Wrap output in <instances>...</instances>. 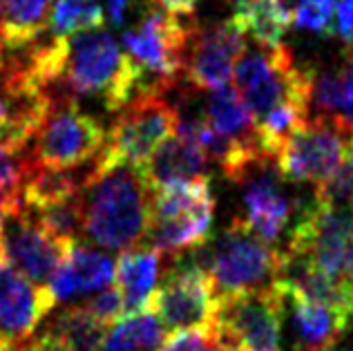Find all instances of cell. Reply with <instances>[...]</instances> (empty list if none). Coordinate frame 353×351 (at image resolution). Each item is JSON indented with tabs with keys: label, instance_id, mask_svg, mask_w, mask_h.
Instances as JSON below:
<instances>
[{
	"label": "cell",
	"instance_id": "20",
	"mask_svg": "<svg viewBox=\"0 0 353 351\" xmlns=\"http://www.w3.org/2000/svg\"><path fill=\"white\" fill-rule=\"evenodd\" d=\"M212 215H215V204L185 210L181 215L152 219L148 226L145 239L152 251L168 257H179L185 251H192L210 239Z\"/></svg>",
	"mask_w": 353,
	"mask_h": 351
},
{
	"label": "cell",
	"instance_id": "10",
	"mask_svg": "<svg viewBox=\"0 0 353 351\" xmlns=\"http://www.w3.org/2000/svg\"><path fill=\"white\" fill-rule=\"evenodd\" d=\"M244 52L246 32L233 16L208 27H192L181 74L192 88L217 90L228 86Z\"/></svg>",
	"mask_w": 353,
	"mask_h": 351
},
{
	"label": "cell",
	"instance_id": "13",
	"mask_svg": "<svg viewBox=\"0 0 353 351\" xmlns=\"http://www.w3.org/2000/svg\"><path fill=\"white\" fill-rule=\"evenodd\" d=\"M57 307L45 286H36L7 262L0 264V340L23 347Z\"/></svg>",
	"mask_w": 353,
	"mask_h": 351
},
{
	"label": "cell",
	"instance_id": "24",
	"mask_svg": "<svg viewBox=\"0 0 353 351\" xmlns=\"http://www.w3.org/2000/svg\"><path fill=\"white\" fill-rule=\"evenodd\" d=\"M50 12L52 0H0L5 48L18 52L39 41L48 30Z\"/></svg>",
	"mask_w": 353,
	"mask_h": 351
},
{
	"label": "cell",
	"instance_id": "11",
	"mask_svg": "<svg viewBox=\"0 0 353 351\" xmlns=\"http://www.w3.org/2000/svg\"><path fill=\"white\" fill-rule=\"evenodd\" d=\"M331 123L309 119V123L295 130L275 157L282 179L293 183H324L345 157V139Z\"/></svg>",
	"mask_w": 353,
	"mask_h": 351
},
{
	"label": "cell",
	"instance_id": "15",
	"mask_svg": "<svg viewBox=\"0 0 353 351\" xmlns=\"http://www.w3.org/2000/svg\"><path fill=\"white\" fill-rule=\"evenodd\" d=\"M114 280V260L105 253L94 251L79 239L68 246L65 257L45 284L54 304L72 298L97 293Z\"/></svg>",
	"mask_w": 353,
	"mask_h": 351
},
{
	"label": "cell",
	"instance_id": "17",
	"mask_svg": "<svg viewBox=\"0 0 353 351\" xmlns=\"http://www.w3.org/2000/svg\"><path fill=\"white\" fill-rule=\"evenodd\" d=\"M282 293L286 295V302H291L295 351H333L340 345L353 318L327 307V304L306 300L297 293Z\"/></svg>",
	"mask_w": 353,
	"mask_h": 351
},
{
	"label": "cell",
	"instance_id": "6",
	"mask_svg": "<svg viewBox=\"0 0 353 351\" xmlns=\"http://www.w3.org/2000/svg\"><path fill=\"white\" fill-rule=\"evenodd\" d=\"M215 329L233 351H282L286 295L275 282L255 291L217 295Z\"/></svg>",
	"mask_w": 353,
	"mask_h": 351
},
{
	"label": "cell",
	"instance_id": "23",
	"mask_svg": "<svg viewBox=\"0 0 353 351\" xmlns=\"http://www.w3.org/2000/svg\"><path fill=\"white\" fill-rule=\"evenodd\" d=\"M233 18L257 48L282 45L286 30L293 25L291 7L284 0H237Z\"/></svg>",
	"mask_w": 353,
	"mask_h": 351
},
{
	"label": "cell",
	"instance_id": "12",
	"mask_svg": "<svg viewBox=\"0 0 353 351\" xmlns=\"http://www.w3.org/2000/svg\"><path fill=\"white\" fill-rule=\"evenodd\" d=\"M70 244L72 242H59L45 233L23 204L5 212L3 235H0L5 262L36 286L48 284Z\"/></svg>",
	"mask_w": 353,
	"mask_h": 351
},
{
	"label": "cell",
	"instance_id": "27",
	"mask_svg": "<svg viewBox=\"0 0 353 351\" xmlns=\"http://www.w3.org/2000/svg\"><path fill=\"white\" fill-rule=\"evenodd\" d=\"M25 210L30 212V217L54 239H59V242H74L81 230V221H83V190L57 201V204H50L43 208L25 206Z\"/></svg>",
	"mask_w": 353,
	"mask_h": 351
},
{
	"label": "cell",
	"instance_id": "31",
	"mask_svg": "<svg viewBox=\"0 0 353 351\" xmlns=\"http://www.w3.org/2000/svg\"><path fill=\"white\" fill-rule=\"evenodd\" d=\"M92 316H94L101 325H105L108 329L119 322L125 316V307H123V295L114 286H105V289L97 291L94 298H90L88 302H83Z\"/></svg>",
	"mask_w": 353,
	"mask_h": 351
},
{
	"label": "cell",
	"instance_id": "28",
	"mask_svg": "<svg viewBox=\"0 0 353 351\" xmlns=\"http://www.w3.org/2000/svg\"><path fill=\"white\" fill-rule=\"evenodd\" d=\"M103 21L105 12L94 0H57L50 12L48 30L52 36L63 39V36L97 30Z\"/></svg>",
	"mask_w": 353,
	"mask_h": 351
},
{
	"label": "cell",
	"instance_id": "34",
	"mask_svg": "<svg viewBox=\"0 0 353 351\" xmlns=\"http://www.w3.org/2000/svg\"><path fill=\"white\" fill-rule=\"evenodd\" d=\"M3 48H5V43H3V14H0V70H3V66H5V59H3Z\"/></svg>",
	"mask_w": 353,
	"mask_h": 351
},
{
	"label": "cell",
	"instance_id": "25",
	"mask_svg": "<svg viewBox=\"0 0 353 351\" xmlns=\"http://www.w3.org/2000/svg\"><path fill=\"white\" fill-rule=\"evenodd\" d=\"M90 168H50V166H36L27 177L23 186V206L27 208H43L50 204L81 192L85 186Z\"/></svg>",
	"mask_w": 353,
	"mask_h": 351
},
{
	"label": "cell",
	"instance_id": "30",
	"mask_svg": "<svg viewBox=\"0 0 353 351\" xmlns=\"http://www.w3.org/2000/svg\"><path fill=\"white\" fill-rule=\"evenodd\" d=\"M224 343L219 340L215 325L212 327H194L179 329L163 338L157 351H219Z\"/></svg>",
	"mask_w": 353,
	"mask_h": 351
},
{
	"label": "cell",
	"instance_id": "32",
	"mask_svg": "<svg viewBox=\"0 0 353 351\" xmlns=\"http://www.w3.org/2000/svg\"><path fill=\"white\" fill-rule=\"evenodd\" d=\"M157 7L165 9V12L176 14V16H190L197 7L199 0H152Z\"/></svg>",
	"mask_w": 353,
	"mask_h": 351
},
{
	"label": "cell",
	"instance_id": "21",
	"mask_svg": "<svg viewBox=\"0 0 353 351\" xmlns=\"http://www.w3.org/2000/svg\"><path fill=\"white\" fill-rule=\"evenodd\" d=\"M159 262L161 255L152 248H130L119 255L114 262L117 289L123 295L125 316L148 307L152 291L159 280Z\"/></svg>",
	"mask_w": 353,
	"mask_h": 351
},
{
	"label": "cell",
	"instance_id": "35",
	"mask_svg": "<svg viewBox=\"0 0 353 351\" xmlns=\"http://www.w3.org/2000/svg\"><path fill=\"white\" fill-rule=\"evenodd\" d=\"M5 204H3V201H0V235H3V221H5Z\"/></svg>",
	"mask_w": 353,
	"mask_h": 351
},
{
	"label": "cell",
	"instance_id": "7",
	"mask_svg": "<svg viewBox=\"0 0 353 351\" xmlns=\"http://www.w3.org/2000/svg\"><path fill=\"white\" fill-rule=\"evenodd\" d=\"M192 27L181 23V16L152 7L141 16L132 30L123 32V52L141 70L145 77H152L145 88L172 90L183 72L185 48H188Z\"/></svg>",
	"mask_w": 353,
	"mask_h": 351
},
{
	"label": "cell",
	"instance_id": "36",
	"mask_svg": "<svg viewBox=\"0 0 353 351\" xmlns=\"http://www.w3.org/2000/svg\"><path fill=\"white\" fill-rule=\"evenodd\" d=\"M5 262V255H3V246H0V264Z\"/></svg>",
	"mask_w": 353,
	"mask_h": 351
},
{
	"label": "cell",
	"instance_id": "37",
	"mask_svg": "<svg viewBox=\"0 0 353 351\" xmlns=\"http://www.w3.org/2000/svg\"><path fill=\"white\" fill-rule=\"evenodd\" d=\"M219 351H233V349H230V347H226V345H224V347H221Z\"/></svg>",
	"mask_w": 353,
	"mask_h": 351
},
{
	"label": "cell",
	"instance_id": "1",
	"mask_svg": "<svg viewBox=\"0 0 353 351\" xmlns=\"http://www.w3.org/2000/svg\"><path fill=\"white\" fill-rule=\"evenodd\" d=\"M150 226V188L132 166H103L94 159L83 186L81 230L108 251H130Z\"/></svg>",
	"mask_w": 353,
	"mask_h": 351
},
{
	"label": "cell",
	"instance_id": "3",
	"mask_svg": "<svg viewBox=\"0 0 353 351\" xmlns=\"http://www.w3.org/2000/svg\"><path fill=\"white\" fill-rule=\"evenodd\" d=\"M192 260L208 271L217 295H230L273 284L282 271L284 251L255 235L244 219H235L217 239L192 248Z\"/></svg>",
	"mask_w": 353,
	"mask_h": 351
},
{
	"label": "cell",
	"instance_id": "16",
	"mask_svg": "<svg viewBox=\"0 0 353 351\" xmlns=\"http://www.w3.org/2000/svg\"><path fill=\"white\" fill-rule=\"evenodd\" d=\"M208 154L190 137L170 134L148 159L141 172L150 190H159L172 183L197 181L208 177Z\"/></svg>",
	"mask_w": 353,
	"mask_h": 351
},
{
	"label": "cell",
	"instance_id": "14",
	"mask_svg": "<svg viewBox=\"0 0 353 351\" xmlns=\"http://www.w3.org/2000/svg\"><path fill=\"white\" fill-rule=\"evenodd\" d=\"M282 174L273 159L255 166L239 183L244 186L246 226L268 244H275L293 215V204L282 186Z\"/></svg>",
	"mask_w": 353,
	"mask_h": 351
},
{
	"label": "cell",
	"instance_id": "9",
	"mask_svg": "<svg viewBox=\"0 0 353 351\" xmlns=\"http://www.w3.org/2000/svg\"><path fill=\"white\" fill-rule=\"evenodd\" d=\"M105 128L79 108V101L52 103L34 134L32 161L50 168H77L105 146Z\"/></svg>",
	"mask_w": 353,
	"mask_h": 351
},
{
	"label": "cell",
	"instance_id": "8",
	"mask_svg": "<svg viewBox=\"0 0 353 351\" xmlns=\"http://www.w3.org/2000/svg\"><path fill=\"white\" fill-rule=\"evenodd\" d=\"M217 291L208 271L190 257H174L161 286L148 300L165 334L179 329L212 327L217 316Z\"/></svg>",
	"mask_w": 353,
	"mask_h": 351
},
{
	"label": "cell",
	"instance_id": "5",
	"mask_svg": "<svg viewBox=\"0 0 353 351\" xmlns=\"http://www.w3.org/2000/svg\"><path fill=\"white\" fill-rule=\"evenodd\" d=\"M123 108L94 159L103 166L125 163L141 170L157 148L174 132L176 117L161 88H141Z\"/></svg>",
	"mask_w": 353,
	"mask_h": 351
},
{
	"label": "cell",
	"instance_id": "29",
	"mask_svg": "<svg viewBox=\"0 0 353 351\" xmlns=\"http://www.w3.org/2000/svg\"><path fill=\"white\" fill-rule=\"evenodd\" d=\"M32 168L34 161L30 152L0 141V201L7 212L23 204V186Z\"/></svg>",
	"mask_w": 353,
	"mask_h": 351
},
{
	"label": "cell",
	"instance_id": "22",
	"mask_svg": "<svg viewBox=\"0 0 353 351\" xmlns=\"http://www.w3.org/2000/svg\"><path fill=\"white\" fill-rule=\"evenodd\" d=\"M203 119L212 130L228 139L259 146L255 119L233 86L203 90Z\"/></svg>",
	"mask_w": 353,
	"mask_h": 351
},
{
	"label": "cell",
	"instance_id": "33",
	"mask_svg": "<svg viewBox=\"0 0 353 351\" xmlns=\"http://www.w3.org/2000/svg\"><path fill=\"white\" fill-rule=\"evenodd\" d=\"M128 9H130V0H105V14L110 16L114 27H121L125 23Z\"/></svg>",
	"mask_w": 353,
	"mask_h": 351
},
{
	"label": "cell",
	"instance_id": "2",
	"mask_svg": "<svg viewBox=\"0 0 353 351\" xmlns=\"http://www.w3.org/2000/svg\"><path fill=\"white\" fill-rule=\"evenodd\" d=\"M57 88L77 101L97 97L105 110L117 112L143 88V74L119 48L114 36L97 27L63 36Z\"/></svg>",
	"mask_w": 353,
	"mask_h": 351
},
{
	"label": "cell",
	"instance_id": "26",
	"mask_svg": "<svg viewBox=\"0 0 353 351\" xmlns=\"http://www.w3.org/2000/svg\"><path fill=\"white\" fill-rule=\"evenodd\" d=\"M165 331L150 309L128 313L105 331L99 351H157Z\"/></svg>",
	"mask_w": 353,
	"mask_h": 351
},
{
	"label": "cell",
	"instance_id": "19",
	"mask_svg": "<svg viewBox=\"0 0 353 351\" xmlns=\"http://www.w3.org/2000/svg\"><path fill=\"white\" fill-rule=\"evenodd\" d=\"M108 327L79 304L61 311L41 334L25 343V351H99Z\"/></svg>",
	"mask_w": 353,
	"mask_h": 351
},
{
	"label": "cell",
	"instance_id": "18",
	"mask_svg": "<svg viewBox=\"0 0 353 351\" xmlns=\"http://www.w3.org/2000/svg\"><path fill=\"white\" fill-rule=\"evenodd\" d=\"M309 108L315 112L311 119L353 132V59L324 72L313 70Z\"/></svg>",
	"mask_w": 353,
	"mask_h": 351
},
{
	"label": "cell",
	"instance_id": "4",
	"mask_svg": "<svg viewBox=\"0 0 353 351\" xmlns=\"http://www.w3.org/2000/svg\"><path fill=\"white\" fill-rule=\"evenodd\" d=\"M233 77L239 97L250 110L255 123L284 103H302L309 108L313 70L297 66L284 43L244 52Z\"/></svg>",
	"mask_w": 353,
	"mask_h": 351
}]
</instances>
